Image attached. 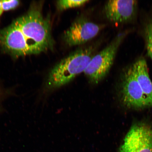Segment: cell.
I'll list each match as a JSON object with an SVG mask.
<instances>
[{
  "instance_id": "6da1fadb",
  "label": "cell",
  "mask_w": 152,
  "mask_h": 152,
  "mask_svg": "<svg viewBox=\"0 0 152 152\" xmlns=\"http://www.w3.org/2000/svg\"><path fill=\"white\" fill-rule=\"evenodd\" d=\"M43 4L34 2L25 14L0 29L2 50L17 58L54 50L50 17L43 14Z\"/></svg>"
},
{
  "instance_id": "7a4b0ae2",
  "label": "cell",
  "mask_w": 152,
  "mask_h": 152,
  "mask_svg": "<svg viewBox=\"0 0 152 152\" xmlns=\"http://www.w3.org/2000/svg\"><path fill=\"white\" fill-rule=\"evenodd\" d=\"M96 48L92 45L77 49L57 63L49 72L42 90L43 94L63 86L84 72Z\"/></svg>"
},
{
  "instance_id": "3957f363",
  "label": "cell",
  "mask_w": 152,
  "mask_h": 152,
  "mask_svg": "<svg viewBox=\"0 0 152 152\" xmlns=\"http://www.w3.org/2000/svg\"><path fill=\"white\" fill-rule=\"evenodd\" d=\"M126 34L123 33L118 35L109 45L92 57L83 72L91 83L96 84L107 75Z\"/></svg>"
},
{
  "instance_id": "277c9868",
  "label": "cell",
  "mask_w": 152,
  "mask_h": 152,
  "mask_svg": "<svg viewBox=\"0 0 152 152\" xmlns=\"http://www.w3.org/2000/svg\"><path fill=\"white\" fill-rule=\"evenodd\" d=\"M121 96L123 104L129 109L152 107V101L144 94L135 77L132 66L126 72L124 77Z\"/></svg>"
},
{
  "instance_id": "5b68a950",
  "label": "cell",
  "mask_w": 152,
  "mask_h": 152,
  "mask_svg": "<svg viewBox=\"0 0 152 152\" xmlns=\"http://www.w3.org/2000/svg\"><path fill=\"white\" fill-rule=\"evenodd\" d=\"M102 28L101 25L85 17H80L74 21L64 32L63 39L68 46L83 45L96 37Z\"/></svg>"
},
{
  "instance_id": "8992f818",
  "label": "cell",
  "mask_w": 152,
  "mask_h": 152,
  "mask_svg": "<svg viewBox=\"0 0 152 152\" xmlns=\"http://www.w3.org/2000/svg\"><path fill=\"white\" fill-rule=\"evenodd\" d=\"M118 152H152V129L144 123L133 125Z\"/></svg>"
},
{
  "instance_id": "52a82bcc",
  "label": "cell",
  "mask_w": 152,
  "mask_h": 152,
  "mask_svg": "<svg viewBox=\"0 0 152 152\" xmlns=\"http://www.w3.org/2000/svg\"><path fill=\"white\" fill-rule=\"evenodd\" d=\"M137 4V1L134 0L108 1L104 5V14L110 21L115 23L128 22L134 16Z\"/></svg>"
},
{
  "instance_id": "ba28073f",
  "label": "cell",
  "mask_w": 152,
  "mask_h": 152,
  "mask_svg": "<svg viewBox=\"0 0 152 152\" xmlns=\"http://www.w3.org/2000/svg\"><path fill=\"white\" fill-rule=\"evenodd\" d=\"M135 77L145 96L152 101V82L148 73L146 62L138 60L132 66Z\"/></svg>"
},
{
  "instance_id": "9c48e42d",
  "label": "cell",
  "mask_w": 152,
  "mask_h": 152,
  "mask_svg": "<svg viewBox=\"0 0 152 152\" xmlns=\"http://www.w3.org/2000/svg\"><path fill=\"white\" fill-rule=\"evenodd\" d=\"M89 1H90L88 0H61L56 1V6L59 11H63L66 9L82 6Z\"/></svg>"
},
{
  "instance_id": "30bf717a",
  "label": "cell",
  "mask_w": 152,
  "mask_h": 152,
  "mask_svg": "<svg viewBox=\"0 0 152 152\" xmlns=\"http://www.w3.org/2000/svg\"><path fill=\"white\" fill-rule=\"evenodd\" d=\"M15 93L14 88H7L0 83V115L5 110L4 102L7 99L14 96Z\"/></svg>"
},
{
  "instance_id": "8fae6325",
  "label": "cell",
  "mask_w": 152,
  "mask_h": 152,
  "mask_svg": "<svg viewBox=\"0 0 152 152\" xmlns=\"http://www.w3.org/2000/svg\"><path fill=\"white\" fill-rule=\"evenodd\" d=\"M145 34L148 52L152 60V22L147 26Z\"/></svg>"
},
{
  "instance_id": "7c38bea8",
  "label": "cell",
  "mask_w": 152,
  "mask_h": 152,
  "mask_svg": "<svg viewBox=\"0 0 152 152\" xmlns=\"http://www.w3.org/2000/svg\"><path fill=\"white\" fill-rule=\"evenodd\" d=\"M1 1L4 11L14 10L17 8L20 4V1L18 0H3Z\"/></svg>"
},
{
  "instance_id": "4fadbf2b",
  "label": "cell",
  "mask_w": 152,
  "mask_h": 152,
  "mask_svg": "<svg viewBox=\"0 0 152 152\" xmlns=\"http://www.w3.org/2000/svg\"><path fill=\"white\" fill-rule=\"evenodd\" d=\"M4 11L3 10L2 7L1 1H0V17L1 16L2 14Z\"/></svg>"
}]
</instances>
